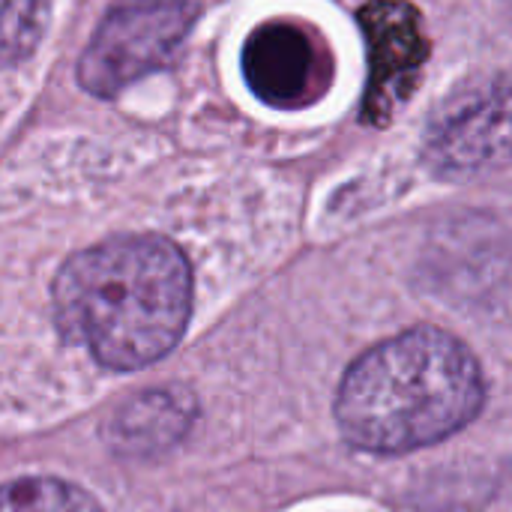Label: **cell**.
Instances as JSON below:
<instances>
[{"instance_id": "6da1fadb", "label": "cell", "mask_w": 512, "mask_h": 512, "mask_svg": "<svg viewBox=\"0 0 512 512\" xmlns=\"http://www.w3.org/2000/svg\"><path fill=\"white\" fill-rule=\"evenodd\" d=\"M51 297L72 345L105 369L135 372L180 342L192 312V273L165 237H114L72 255Z\"/></svg>"}, {"instance_id": "7a4b0ae2", "label": "cell", "mask_w": 512, "mask_h": 512, "mask_svg": "<svg viewBox=\"0 0 512 512\" xmlns=\"http://www.w3.org/2000/svg\"><path fill=\"white\" fill-rule=\"evenodd\" d=\"M486 402L477 357L435 327L405 330L351 363L336 393L342 438L375 456H402L465 429Z\"/></svg>"}, {"instance_id": "3957f363", "label": "cell", "mask_w": 512, "mask_h": 512, "mask_svg": "<svg viewBox=\"0 0 512 512\" xmlns=\"http://www.w3.org/2000/svg\"><path fill=\"white\" fill-rule=\"evenodd\" d=\"M423 159L444 180H471L512 165V72L474 75L429 114Z\"/></svg>"}, {"instance_id": "277c9868", "label": "cell", "mask_w": 512, "mask_h": 512, "mask_svg": "<svg viewBox=\"0 0 512 512\" xmlns=\"http://www.w3.org/2000/svg\"><path fill=\"white\" fill-rule=\"evenodd\" d=\"M192 21L195 9L186 0H138L114 9L81 54V87L102 99L117 96L141 75L168 63Z\"/></svg>"}, {"instance_id": "5b68a950", "label": "cell", "mask_w": 512, "mask_h": 512, "mask_svg": "<svg viewBox=\"0 0 512 512\" xmlns=\"http://www.w3.org/2000/svg\"><path fill=\"white\" fill-rule=\"evenodd\" d=\"M366 36L369 81L360 117L369 126H387L414 96L429 60L423 15L408 0H369L357 12Z\"/></svg>"}, {"instance_id": "8992f818", "label": "cell", "mask_w": 512, "mask_h": 512, "mask_svg": "<svg viewBox=\"0 0 512 512\" xmlns=\"http://www.w3.org/2000/svg\"><path fill=\"white\" fill-rule=\"evenodd\" d=\"M240 66L249 90L279 111L309 108L333 81V57L324 39L291 18L258 24L243 42Z\"/></svg>"}, {"instance_id": "52a82bcc", "label": "cell", "mask_w": 512, "mask_h": 512, "mask_svg": "<svg viewBox=\"0 0 512 512\" xmlns=\"http://www.w3.org/2000/svg\"><path fill=\"white\" fill-rule=\"evenodd\" d=\"M195 420V399L180 387H153L129 399L108 423L111 450L126 459H150L174 447Z\"/></svg>"}, {"instance_id": "ba28073f", "label": "cell", "mask_w": 512, "mask_h": 512, "mask_svg": "<svg viewBox=\"0 0 512 512\" xmlns=\"http://www.w3.org/2000/svg\"><path fill=\"white\" fill-rule=\"evenodd\" d=\"M3 512H99V504L66 480L21 477L6 486Z\"/></svg>"}, {"instance_id": "9c48e42d", "label": "cell", "mask_w": 512, "mask_h": 512, "mask_svg": "<svg viewBox=\"0 0 512 512\" xmlns=\"http://www.w3.org/2000/svg\"><path fill=\"white\" fill-rule=\"evenodd\" d=\"M48 21V0H3V60L6 66L27 57Z\"/></svg>"}]
</instances>
